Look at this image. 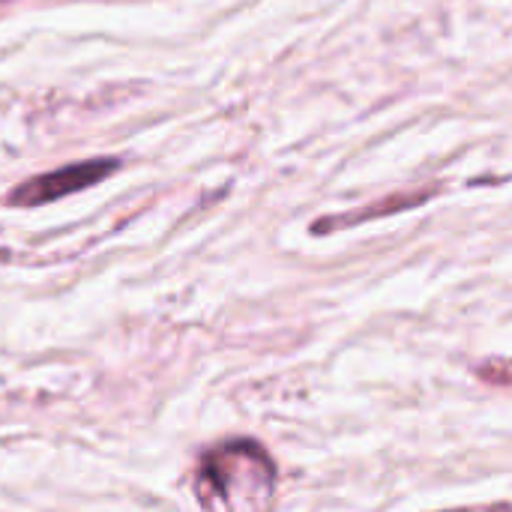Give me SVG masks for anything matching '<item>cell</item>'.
<instances>
[{
	"mask_svg": "<svg viewBox=\"0 0 512 512\" xmlns=\"http://www.w3.org/2000/svg\"><path fill=\"white\" fill-rule=\"evenodd\" d=\"M450 512H471V510H450Z\"/></svg>",
	"mask_w": 512,
	"mask_h": 512,
	"instance_id": "cell-4",
	"label": "cell"
},
{
	"mask_svg": "<svg viewBox=\"0 0 512 512\" xmlns=\"http://www.w3.org/2000/svg\"><path fill=\"white\" fill-rule=\"evenodd\" d=\"M276 465L255 441H225L207 450L195 474V498L207 512H267Z\"/></svg>",
	"mask_w": 512,
	"mask_h": 512,
	"instance_id": "cell-1",
	"label": "cell"
},
{
	"mask_svg": "<svg viewBox=\"0 0 512 512\" xmlns=\"http://www.w3.org/2000/svg\"><path fill=\"white\" fill-rule=\"evenodd\" d=\"M426 198H432V192H408V195H390L384 198L378 207H366L360 210L357 216H339V219H327V222H315L312 231H330V228H342V225H357L363 219H378V216H387V213H396V210H408V207H417L423 204Z\"/></svg>",
	"mask_w": 512,
	"mask_h": 512,
	"instance_id": "cell-3",
	"label": "cell"
},
{
	"mask_svg": "<svg viewBox=\"0 0 512 512\" xmlns=\"http://www.w3.org/2000/svg\"><path fill=\"white\" fill-rule=\"evenodd\" d=\"M120 168L117 159H87V162H75V165H63L57 171L48 174H36L24 183H18L9 192V204L12 207H42L51 201H60L66 195H75L81 189H90L96 183H102L105 177H111Z\"/></svg>",
	"mask_w": 512,
	"mask_h": 512,
	"instance_id": "cell-2",
	"label": "cell"
}]
</instances>
